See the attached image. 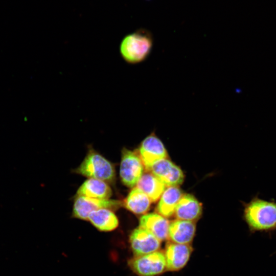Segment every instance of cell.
I'll return each mask as SVG.
<instances>
[{
    "instance_id": "1",
    "label": "cell",
    "mask_w": 276,
    "mask_h": 276,
    "mask_svg": "<svg viewBox=\"0 0 276 276\" xmlns=\"http://www.w3.org/2000/svg\"><path fill=\"white\" fill-rule=\"evenodd\" d=\"M153 44V39L151 33L140 29L124 37L120 44V53L126 63L137 64L148 58Z\"/></svg>"
},
{
    "instance_id": "2",
    "label": "cell",
    "mask_w": 276,
    "mask_h": 276,
    "mask_svg": "<svg viewBox=\"0 0 276 276\" xmlns=\"http://www.w3.org/2000/svg\"><path fill=\"white\" fill-rule=\"evenodd\" d=\"M244 218L253 231L276 228V202L254 198L245 207Z\"/></svg>"
},
{
    "instance_id": "3",
    "label": "cell",
    "mask_w": 276,
    "mask_h": 276,
    "mask_svg": "<svg viewBox=\"0 0 276 276\" xmlns=\"http://www.w3.org/2000/svg\"><path fill=\"white\" fill-rule=\"evenodd\" d=\"M76 171L84 176L104 181H112L115 177L113 165L93 150L89 151Z\"/></svg>"
},
{
    "instance_id": "4",
    "label": "cell",
    "mask_w": 276,
    "mask_h": 276,
    "mask_svg": "<svg viewBox=\"0 0 276 276\" xmlns=\"http://www.w3.org/2000/svg\"><path fill=\"white\" fill-rule=\"evenodd\" d=\"M128 265L138 276H156L167 271L164 251L160 250L134 256L128 261Z\"/></svg>"
},
{
    "instance_id": "5",
    "label": "cell",
    "mask_w": 276,
    "mask_h": 276,
    "mask_svg": "<svg viewBox=\"0 0 276 276\" xmlns=\"http://www.w3.org/2000/svg\"><path fill=\"white\" fill-rule=\"evenodd\" d=\"M143 174V164L135 152L124 148L120 168V175L123 183L132 188L135 186Z\"/></svg>"
},
{
    "instance_id": "6",
    "label": "cell",
    "mask_w": 276,
    "mask_h": 276,
    "mask_svg": "<svg viewBox=\"0 0 276 276\" xmlns=\"http://www.w3.org/2000/svg\"><path fill=\"white\" fill-rule=\"evenodd\" d=\"M121 205L120 201L116 200L93 198L78 196L74 201V217L88 220L89 214L100 209H116Z\"/></svg>"
},
{
    "instance_id": "7",
    "label": "cell",
    "mask_w": 276,
    "mask_h": 276,
    "mask_svg": "<svg viewBox=\"0 0 276 276\" xmlns=\"http://www.w3.org/2000/svg\"><path fill=\"white\" fill-rule=\"evenodd\" d=\"M129 242L134 256H141L159 250L161 241L147 230L139 227L131 233Z\"/></svg>"
},
{
    "instance_id": "8",
    "label": "cell",
    "mask_w": 276,
    "mask_h": 276,
    "mask_svg": "<svg viewBox=\"0 0 276 276\" xmlns=\"http://www.w3.org/2000/svg\"><path fill=\"white\" fill-rule=\"evenodd\" d=\"M166 186H177L183 181L180 168L167 158L155 162L148 170Z\"/></svg>"
},
{
    "instance_id": "9",
    "label": "cell",
    "mask_w": 276,
    "mask_h": 276,
    "mask_svg": "<svg viewBox=\"0 0 276 276\" xmlns=\"http://www.w3.org/2000/svg\"><path fill=\"white\" fill-rule=\"evenodd\" d=\"M139 154L147 170L156 161L167 157V152L164 144L154 134H151L142 141Z\"/></svg>"
},
{
    "instance_id": "10",
    "label": "cell",
    "mask_w": 276,
    "mask_h": 276,
    "mask_svg": "<svg viewBox=\"0 0 276 276\" xmlns=\"http://www.w3.org/2000/svg\"><path fill=\"white\" fill-rule=\"evenodd\" d=\"M193 248L190 244H181L168 241L164 254L167 270L176 271L183 268L188 263Z\"/></svg>"
},
{
    "instance_id": "11",
    "label": "cell",
    "mask_w": 276,
    "mask_h": 276,
    "mask_svg": "<svg viewBox=\"0 0 276 276\" xmlns=\"http://www.w3.org/2000/svg\"><path fill=\"white\" fill-rule=\"evenodd\" d=\"M195 222L176 219L170 222L169 241L181 244H190L195 235Z\"/></svg>"
},
{
    "instance_id": "12",
    "label": "cell",
    "mask_w": 276,
    "mask_h": 276,
    "mask_svg": "<svg viewBox=\"0 0 276 276\" xmlns=\"http://www.w3.org/2000/svg\"><path fill=\"white\" fill-rule=\"evenodd\" d=\"M169 223L166 218L152 213L140 218L139 227L147 230L162 242L168 239Z\"/></svg>"
},
{
    "instance_id": "13",
    "label": "cell",
    "mask_w": 276,
    "mask_h": 276,
    "mask_svg": "<svg viewBox=\"0 0 276 276\" xmlns=\"http://www.w3.org/2000/svg\"><path fill=\"white\" fill-rule=\"evenodd\" d=\"M202 213V205L190 194L182 195L178 201L174 214L177 219L195 222Z\"/></svg>"
},
{
    "instance_id": "14",
    "label": "cell",
    "mask_w": 276,
    "mask_h": 276,
    "mask_svg": "<svg viewBox=\"0 0 276 276\" xmlns=\"http://www.w3.org/2000/svg\"><path fill=\"white\" fill-rule=\"evenodd\" d=\"M111 194V190L105 181L95 178L85 180L77 191L78 196L101 199H109Z\"/></svg>"
},
{
    "instance_id": "15",
    "label": "cell",
    "mask_w": 276,
    "mask_h": 276,
    "mask_svg": "<svg viewBox=\"0 0 276 276\" xmlns=\"http://www.w3.org/2000/svg\"><path fill=\"white\" fill-rule=\"evenodd\" d=\"M182 195L181 191L176 186H169L165 189L157 206L159 214L165 218L174 215L175 208Z\"/></svg>"
},
{
    "instance_id": "16",
    "label": "cell",
    "mask_w": 276,
    "mask_h": 276,
    "mask_svg": "<svg viewBox=\"0 0 276 276\" xmlns=\"http://www.w3.org/2000/svg\"><path fill=\"white\" fill-rule=\"evenodd\" d=\"M91 223L100 231L109 232L119 225V220L110 209H100L91 212L88 217Z\"/></svg>"
},
{
    "instance_id": "17",
    "label": "cell",
    "mask_w": 276,
    "mask_h": 276,
    "mask_svg": "<svg viewBox=\"0 0 276 276\" xmlns=\"http://www.w3.org/2000/svg\"><path fill=\"white\" fill-rule=\"evenodd\" d=\"M136 185L152 202L156 201L166 189V186L151 173L143 174Z\"/></svg>"
},
{
    "instance_id": "18",
    "label": "cell",
    "mask_w": 276,
    "mask_h": 276,
    "mask_svg": "<svg viewBox=\"0 0 276 276\" xmlns=\"http://www.w3.org/2000/svg\"><path fill=\"white\" fill-rule=\"evenodd\" d=\"M151 200L137 187L129 193L124 202L126 208L135 214H143L149 209Z\"/></svg>"
},
{
    "instance_id": "19",
    "label": "cell",
    "mask_w": 276,
    "mask_h": 276,
    "mask_svg": "<svg viewBox=\"0 0 276 276\" xmlns=\"http://www.w3.org/2000/svg\"><path fill=\"white\" fill-rule=\"evenodd\" d=\"M147 1H149V0H147Z\"/></svg>"
}]
</instances>
